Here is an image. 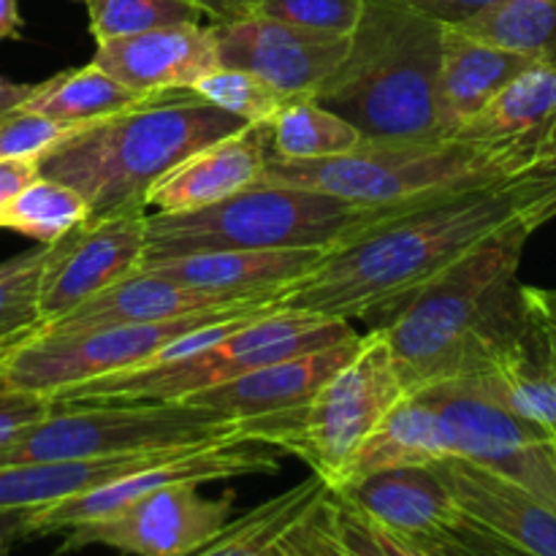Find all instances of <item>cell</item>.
Wrapping results in <instances>:
<instances>
[{"instance_id": "cell-45", "label": "cell", "mask_w": 556, "mask_h": 556, "mask_svg": "<svg viewBox=\"0 0 556 556\" xmlns=\"http://www.w3.org/2000/svg\"><path fill=\"white\" fill-rule=\"evenodd\" d=\"M33 510H0V556H5L20 541L30 538Z\"/></svg>"}, {"instance_id": "cell-22", "label": "cell", "mask_w": 556, "mask_h": 556, "mask_svg": "<svg viewBox=\"0 0 556 556\" xmlns=\"http://www.w3.org/2000/svg\"><path fill=\"white\" fill-rule=\"evenodd\" d=\"M530 63H535L530 54L494 47L481 38L467 36L459 27L445 25L438 81H434L440 139H451Z\"/></svg>"}, {"instance_id": "cell-23", "label": "cell", "mask_w": 556, "mask_h": 556, "mask_svg": "<svg viewBox=\"0 0 556 556\" xmlns=\"http://www.w3.org/2000/svg\"><path fill=\"white\" fill-rule=\"evenodd\" d=\"M277 302V299H233L223 293L195 291V288L177 286V282L157 277L152 271L136 269L125 280L114 282L106 291L96 293L85 304L54 324L41 326L38 331H79L98 329V326H125V324H161V320L185 318L206 309L237 307V304Z\"/></svg>"}, {"instance_id": "cell-1", "label": "cell", "mask_w": 556, "mask_h": 556, "mask_svg": "<svg viewBox=\"0 0 556 556\" xmlns=\"http://www.w3.org/2000/svg\"><path fill=\"white\" fill-rule=\"evenodd\" d=\"M556 217V166L459 193L394 204L383 220L326 250L282 307L380 329L424 286L516 220Z\"/></svg>"}, {"instance_id": "cell-31", "label": "cell", "mask_w": 556, "mask_h": 556, "mask_svg": "<svg viewBox=\"0 0 556 556\" xmlns=\"http://www.w3.org/2000/svg\"><path fill=\"white\" fill-rule=\"evenodd\" d=\"M90 217V206L68 185L38 174L20 190L0 215V228L36 239L38 244H54L79 228Z\"/></svg>"}, {"instance_id": "cell-34", "label": "cell", "mask_w": 556, "mask_h": 556, "mask_svg": "<svg viewBox=\"0 0 556 556\" xmlns=\"http://www.w3.org/2000/svg\"><path fill=\"white\" fill-rule=\"evenodd\" d=\"M190 90L201 98V101L212 103V106L223 109V112L233 114L242 123H269L288 101L296 98L282 96L264 79L242 68H226L217 65L210 74L201 76Z\"/></svg>"}, {"instance_id": "cell-44", "label": "cell", "mask_w": 556, "mask_h": 556, "mask_svg": "<svg viewBox=\"0 0 556 556\" xmlns=\"http://www.w3.org/2000/svg\"><path fill=\"white\" fill-rule=\"evenodd\" d=\"M204 16H210L212 25H231V22L250 20L258 14L261 0H190Z\"/></svg>"}, {"instance_id": "cell-21", "label": "cell", "mask_w": 556, "mask_h": 556, "mask_svg": "<svg viewBox=\"0 0 556 556\" xmlns=\"http://www.w3.org/2000/svg\"><path fill=\"white\" fill-rule=\"evenodd\" d=\"M266 157L269 128L248 123L168 172L147 195V212H188L228 199L264 177Z\"/></svg>"}, {"instance_id": "cell-48", "label": "cell", "mask_w": 556, "mask_h": 556, "mask_svg": "<svg viewBox=\"0 0 556 556\" xmlns=\"http://www.w3.org/2000/svg\"><path fill=\"white\" fill-rule=\"evenodd\" d=\"M372 527H375V532H378V538H380V543H383V548L391 556H429L427 552H424V548H418L416 543L407 541V538L396 535V532L383 530V527H378V525H372Z\"/></svg>"}, {"instance_id": "cell-17", "label": "cell", "mask_w": 556, "mask_h": 556, "mask_svg": "<svg viewBox=\"0 0 556 556\" xmlns=\"http://www.w3.org/2000/svg\"><path fill=\"white\" fill-rule=\"evenodd\" d=\"M459 510L527 556H556V508L467 459L434 462Z\"/></svg>"}, {"instance_id": "cell-36", "label": "cell", "mask_w": 556, "mask_h": 556, "mask_svg": "<svg viewBox=\"0 0 556 556\" xmlns=\"http://www.w3.org/2000/svg\"><path fill=\"white\" fill-rule=\"evenodd\" d=\"M364 0H261L258 16L309 27V30L351 36L362 20Z\"/></svg>"}, {"instance_id": "cell-12", "label": "cell", "mask_w": 556, "mask_h": 556, "mask_svg": "<svg viewBox=\"0 0 556 556\" xmlns=\"http://www.w3.org/2000/svg\"><path fill=\"white\" fill-rule=\"evenodd\" d=\"M362 334L320 351L299 353L282 362L266 364L242 378L188 396L185 402L226 413L239 424V434L248 443H264L288 454L302 432L307 407L320 386L353 358Z\"/></svg>"}, {"instance_id": "cell-43", "label": "cell", "mask_w": 556, "mask_h": 556, "mask_svg": "<svg viewBox=\"0 0 556 556\" xmlns=\"http://www.w3.org/2000/svg\"><path fill=\"white\" fill-rule=\"evenodd\" d=\"M38 177V161H0V215Z\"/></svg>"}, {"instance_id": "cell-33", "label": "cell", "mask_w": 556, "mask_h": 556, "mask_svg": "<svg viewBox=\"0 0 556 556\" xmlns=\"http://www.w3.org/2000/svg\"><path fill=\"white\" fill-rule=\"evenodd\" d=\"M47 244L25 250L0 264V340L16 345L41 326L38 291H41Z\"/></svg>"}, {"instance_id": "cell-13", "label": "cell", "mask_w": 556, "mask_h": 556, "mask_svg": "<svg viewBox=\"0 0 556 556\" xmlns=\"http://www.w3.org/2000/svg\"><path fill=\"white\" fill-rule=\"evenodd\" d=\"M282 451L264 443H244V440H228V443H206L193 448H179L174 454L161 456L139 470L123 478L101 483L85 494H74L68 500L33 510L30 538L58 535L85 521L101 519L114 514L123 505L134 503L136 497L155 492V489L174 486V483H204L231 481V478L248 476H275L280 472Z\"/></svg>"}, {"instance_id": "cell-38", "label": "cell", "mask_w": 556, "mask_h": 556, "mask_svg": "<svg viewBox=\"0 0 556 556\" xmlns=\"http://www.w3.org/2000/svg\"><path fill=\"white\" fill-rule=\"evenodd\" d=\"M410 543H416L429 556H527L465 514L448 530Z\"/></svg>"}, {"instance_id": "cell-24", "label": "cell", "mask_w": 556, "mask_h": 556, "mask_svg": "<svg viewBox=\"0 0 556 556\" xmlns=\"http://www.w3.org/2000/svg\"><path fill=\"white\" fill-rule=\"evenodd\" d=\"M454 383L467 386L514 416L556 434V364L532 326H527L525 337L508 348L486 372Z\"/></svg>"}, {"instance_id": "cell-19", "label": "cell", "mask_w": 556, "mask_h": 556, "mask_svg": "<svg viewBox=\"0 0 556 556\" xmlns=\"http://www.w3.org/2000/svg\"><path fill=\"white\" fill-rule=\"evenodd\" d=\"M326 250H210L177 258L141 261L139 269L233 299H277L302 280Z\"/></svg>"}, {"instance_id": "cell-47", "label": "cell", "mask_w": 556, "mask_h": 556, "mask_svg": "<svg viewBox=\"0 0 556 556\" xmlns=\"http://www.w3.org/2000/svg\"><path fill=\"white\" fill-rule=\"evenodd\" d=\"M30 90H33V85L9 81V79H3V76H0V114L20 109L22 103L27 101V96H30Z\"/></svg>"}, {"instance_id": "cell-4", "label": "cell", "mask_w": 556, "mask_h": 556, "mask_svg": "<svg viewBox=\"0 0 556 556\" xmlns=\"http://www.w3.org/2000/svg\"><path fill=\"white\" fill-rule=\"evenodd\" d=\"M443 27L394 0H364L345 58L313 101L348 119L362 147L440 139L434 81Z\"/></svg>"}, {"instance_id": "cell-9", "label": "cell", "mask_w": 556, "mask_h": 556, "mask_svg": "<svg viewBox=\"0 0 556 556\" xmlns=\"http://www.w3.org/2000/svg\"><path fill=\"white\" fill-rule=\"evenodd\" d=\"M280 302H253L237 307L206 309L161 324L98 326L79 331H33L30 337L0 353V389L58 394L71 386L90 383L106 375L125 372L172 345L188 331L220 324L239 315L266 313Z\"/></svg>"}, {"instance_id": "cell-18", "label": "cell", "mask_w": 556, "mask_h": 556, "mask_svg": "<svg viewBox=\"0 0 556 556\" xmlns=\"http://www.w3.org/2000/svg\"><path fill=\"white\" fill-rule=\"evenodd\" d=\"M92 65L139 96H163L190 90L217 68V49L212 27L172 25L98 43Z\"/></svg>"}, {"instance_id": "cell-42", "label": "cell", "mask_w": 556, "mask_h": 556, "mask_svg": "<svg viewBox=\"0 0 556 556\" xmlns=\"http://www.w3.org/2000/svg\"><path fill=\"white\" fill-rule=\"evenodd\" d=\"M394 3L407 5V9L440 22V25L456 27L462 25V22L478 16L481 11L492 9V5L500 3V0H394Z\"/></svg>"}, {"instance_id": "cell-39", "label": "cell", "mask_w": 556, "mask_h": 556, "mask_svg": "<svg viewBox=\"0 0 556 556\" xmlns=\"http://www.w3.org/2000/svg\"><path fill=\"white\" fill-rule=\"evenodd\" d=\"M52 410L54 405L47 394L0 389V448L25 434L33 424L47 418Z\"/></svg>"}, {"instance_id": "cell-28", "label": "cell", "mask_w": 556, "mask_h": 556, "mask_svg": "<svg viewBox=\"0 0 556 556\" xmlns=\"http://www.w3.org/2000/svg\"><path fill=\"white\" fill-rule=\"evenodd\" d=\"M147 98L155 96H139V92L119 85L112 74L90 63L85 68L63 71V74H54L52 79L33 85L30 96L22 106L43 114L54 123L81 128V125L128 112V109L144 103Z\"/></svg>"}, {"instance_id": "cell-25", "label": "cell", "mask_w": 556, "mask_h": 556, "mask_svg": "<svg viewBox=\"0 0 556 556\" xmlns=\"http://www.w3.org/2000/svg\"><path fill=\"white\" fill-rule=\"evenodd\" d=\"M454 136L481 141H556V65L541 60L527 65Z\"/></svg>"}, {"instance_id": "cell-11", "label": "cell", "mask_w": 556, "mask_h": 556, "mask_svg": "<svg viewBox=\"0 0 556 556\" xmlns=\"http://www.w3.org/2000/svg\"><path fill=\"white\" fill-rule=\"evenodd\" d=\"M443 424L448 456L481 465L556 508L554 434L462 383L421 389Z\"/></svg>"}, {"instance_id": "cell-30", "label": "cell", "mask_w": 556, "mask_h": 556, "mask_svg": "<svg viewBox=\"0 0 556 556\" xmlns=\"http://www.w3.org/2000/svg\"><path fill=\"white\" fill-rule=\"evenodd\" d=\"M456 27L494 47L556 65V0H500Z\"/></svg>"}, {"instance_id": "cell-14", "label": "cell", "mask_w": 556, "mask_h": 556, "mask_svg": "<svg viewBox=\"0 0 556 556\" xmlns=\"http://www.w3.org/2000/svg\"><path fill=\"white\" fill-rule=\"evenodd\" d=\"M233 503V492L204 497L195 483H174L65 530L60 554L103 546L125 556H182L231 521Z\"/></svg>"}, {"instance_id": "cell-27", "label": "cell", "mask_w": 556, "mask_h": 556, "mask_svg": "<svg viewBox=\"0 0 556 556\" xmlns=\"http://www.w3.org/2000/svg\"><path fill=\"white\" fill-rule=\"evenodd\" d=\"M326 494L329 486L318 476H309L307 481L231 519L210 541L182 556H280L282 535Z\"/></svg>"}, {"instance_id": "cell-6", "label": "cell", "mask_w": 556, "mask_h": 556, "mask_svg": "<svg viewBox=\"0 0 556 556\" xmlns=\"http://www.w3.org/2000/svg\"><path fill=\"white\" fill-rule=\"evenodd\" d=\"M389 210L261 177L201 210L147 212L144 261L210 250H331L383 220Z\"/></svg>"}, {"instance_id": "cell-29", "label": "cell", "mask_w": 556, "mask_h": 556, "mask_svg": "<svg viewBox=\"0 0 556 556\" xmlns=\"http://www.w3.org/2000/svg\"><path fill=\"white\" fill-rule=\"evenodd\" d=\"M266 128H269V155L280 161H324V157L351 155L362 147V134L313 98L288 101L266 123Z\"/></svg>"}, {"instance_id": "cell-3", "label": "cell", "mask_w": 556, "mask_h": 556, "mask_svg": "<svg viewBox=\"0 0 556 556\" xmlns=\"http://www.w3.org/2000/svg\"><path fill=\"white\" fill-rule=\"evenodd\" d=\"M244 125L193 90L163 92L128 112L81 125L38 161V174L74 188L90 206V217L147 210V195L168 172Z\"/></svg>"}, {"instance_id": "cell-8", "label": "cell", "mask_w": 556, "mask_h": 556, "mask_svg": "<svg viewBox=\"0 0 556 556\" xmlns=\"http://www.w3.org/2000/svg\"><path fill=\"white\" fill-rule=\"evenodd\" d=\"M242 440L226 413L190 402H103L54 407L0 448V467L157 454ZM248 443V440H244Z\"/></svg>"}, {"instance_id": "cell-10", "label": "cell", "mask_w": 556, "mask_h": 556, "mask_svg": "<svg viewBox=\"0 0 556 556\" xmlns=\"http://www.w3.org/2000/svg\"><path fill=\"white\" fill-rule=\"evenodd\" d=\"M405 394L389 340L380 329H369L351 362L320 386L288 454L299 456L313 476L334 489L358 448Z\"/></svg>"}, {"instance_id": "cell-37", "label": "cell", "mask_w": 556, "mask_h": 556, "mask_svg": "<svg viewBox=\"0 0 556 556\" xmlns=\"http://www.w3.org/2000/svg\"><path fill=\"white\" fill-rule=\"evenodd\" d=\"M280 556H348L334 519L331 494L320 497L291 530L282 535Z\"/></svg>"}, {"instance_id": "cell-41", "label": "cell", "mask_w": 556, "mask_h": 556, "mask_svg": "<svg viewBox=\"0 0 556 556\" xmlns=\"http://www.w3.org/2000/svg\"><path fill=\"white\" fill-rule=\"evenodd\" d=\"M521 299H525L527 320H530L532 331L556 364V288L521 286Z\"/></svg>"}, {"instance_id": "cell-50", "label": "cell", "mask_w": 556, "mask_h": 556, "mask_svg": "<svg viewBox=\"0 0 556 556\" xmlns=\"http://www.w3.org/2000/svg\"><path fill=\"white\" fill-rule=\"evenodd\" d=\"M554 451H556V434H554Z\"/></svg>"}, {"instance_id": "cell-26", "label": "cell", "mask_w": 556, "mask_h": 556, "mask_svg": "<svg viewBox=\"0 0 556 556\" xmlns=\"http://www.w3.org/2000/svg\"><path fill=\"white\" fill-rule=\"evenodd\" d=\"M440 459H448L443 424L429 396L424 391H413L402 396L400 405L369 434L337 486L369 472L407 465H434Z\"/></svg>"}, {"instance_id": "cell-49", "label": "cell", "mask_w": 556, "mask_h": 556, "mask_svg": "<svg viewBox=\"0 0 556 556\" xmlns=\"http://www.w3.org/2000/svg\"><path fill=\"white\" fill-rule=\"evenodd\" d=\"M5 348H11V345H9V342H3V340H0V353H3Z\"/></svg>"}, {"instance_id": "cell-5", "label": "cell", "mask_w": 556, "mask_h": 556, "mask_svg": "<svg viewBox=\"0 0 556 556\" xmlns=\"http://www.w3.org/2000/svg\"><path fill=\"white\" fill-rule=\"evenodd\" d=\"M556 166V141L541 139H432L358 147L324 161L266 157L264 179L348 199L353 204L394 206L434 195L505 182Z\"/></svg>"}, {"instance_id": "cell-2", "label": "cell", "mask_w": 556, "mask_h": 556, "mask_svg": "<svg viewBox=\"0 0 556 556\" xmlns=\"http://www.w3.org/2000/svg\"><path fill=\"white\" fill-rule=\"evenodd\" d=\"M541 220H516L424 286L380 326L407 394L486 372L525 337L519 275Z\"/></svg>"}, {"instance_id": "cell-16", "label": "cell", "mask_w": 556, "mask_h": 556, "mask_svg": "<svg viewBox=\"0 0 556 556\" xmlns=\"http://www.w3.org/2000/svg\"><path fill=\"white\" fill-rule=\"evenodd\" d=\"M210 27L217 65L250 71L288 98H313L348 52V36H331L258 14Z\"/></svg>"}, {"instance_id": "cell-32", "label": "cell", "mask_w": 556, "mask_h": 556, "mask_svg": "<svg viewBox=\"0 0 556 556\" xmlns=\"http://www.w3.org/2000/svg\"><path fill=\"white\" fill-rule=\"evenodd\" d=\"M87 9L96 43L136 36L172 25H201V11L190 0H79Z\"/></svg>"}, {"instance_id": "cell-40", "label": "cell", "mask_w": 556, "mask_h": 556, "mask_svg": "<svg viewBox=\"0 0 556 556\" xmlns=\"http://www.w3.org/2000/svg\"><path fill=\"white\" fill-rule=\"evenodd\" d=\"M331 503H334L337 530H340L342 546H345L348 556H391L383 548V543H380L378 532H375L372 521H369L367 516L358 514L353 505L334 497V494H331Z\"/></svg>"}, {"instance_id": "cell-35", "label": "cell", "mask_w": 556, "mask_h": 556, "mask_svg": "<svg viewBox=\"0 0 556 556\" xmlns=\"http://www.w3.org/2000/svg\"><path fill=\"white\" fill-rule=\"evenodd\" d=\"M76 130L25 106L0 114V161H41Z\"/></svg>"}, {"instance_id": "cell-7", "label": "cell", "mask_w": 556, "mask_h": 556, "mask_svg": "<svg viewBox=\"0 0 556 556\" xmlns=\"http://www.w3.org/2000/svg\"><path fill=\"white\" fill-rule=\"evenodd\" d=\"M356 334L358 331L353 329L351 320L326 318L280 304L242 324L223 340L177 362H147L125 372L71 386L49 400L54 407L103 405V402H185L188 396L231 383L266 364L320 351Z\"/></svg>"}, {"instance_id": "cell-46", "label": "cell", "mask_w": 556, "mask_h": 556, "mask_svg": "<svg viewBox=\"0 0 556 556\" xmlns=\"http://www.w3.org/2000/svg\"><path fill=\"white\" fill-rule=\"evenodd\" d=\"M22 33L20 0H0V43L14 41Z\"/></svg>"}, {"instance_id": "cell-20", "label": "cell", "mask_w": 556, "mask_h": 556, "mask_svg": "<svg viewBox=\"0 0 556 556\" xmlns=\"http://www.w3.org/2000/svg\"><path fill=\"white\" fill-rule=\"evenodd\" d=\"M334 497L367 516L372 525L407 541L438 535L462 516L434 465H407L353 478L329 489Z\"/></svg>"}, {"instance_id": "cell-15", "label": "cell", "mask_w": 556, "mask_h": 556, "mask_svg": "<svg viewBox=\"0 0 556 556\" xmlns=\"http://www.w3.org/2000/svg\"><path fill=\"white\" fill-rule=\"evenodd\" d=\"M144 255L147 210L87 217L79 228L47 244L38 291L41 326L65 318L87 299L134 275Z\"/></svg>"}]
</instances>
